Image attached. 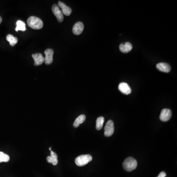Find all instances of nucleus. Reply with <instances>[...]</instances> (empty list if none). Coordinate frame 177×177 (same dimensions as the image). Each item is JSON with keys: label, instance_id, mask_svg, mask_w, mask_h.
Listing matches in <instances>:
<instances>
[{"label": "nucleus", "instance_id": "nucleus-1", "mask_svg": "<svg viewBox=\"0 0 177 177\" xmlns=\"http://www.w3.org/2000/svg\"><path fill=\"white\" fill-rule=\"evenodd\" d=\"M27 24L29 26L35 30L41 29L43 26L42 20L35 16H31L27 20Z\"/></svg>", "mask_w": 177, "mask_h": 177}, {"label": "nucleus", "instance_id": "nucleus-2", "mask_svg": "<svg viewBox=\"0 0 177 177\" xmlns=\"http://www.w3.org/2000/svg\"><path fill=\"white\" fill-rule=\"evenodd\" d=\"M137 162L134 158L129 157L127 158L123 162V167L125 170L130 172L136 168Z\"/></svg>", "mask_w": 177, "mask_h": 177}, {"label": "nucleus", "instance_id": "nucleus-3", "mask_svg": "<svg viewBox=\"0 0 177 177\" xmlns=\"http://www.w3.org/2000/svg\"><path fill=\"white\" fill-rule=\"evenodd\" d=\"M92 156L90 154L81 155L76 158L75 160L76 164L78 166H83L88 164L92 160Z\"/></svg>", "mask_w": 177, "mask_h": 177}, {"label": "nucleus", "instance_id": "nucleus-4", "mask_svg": "<svg viewBox=\"0 0 177 177\" xmlns=\"http://www.w3.org/2000/svg\"><path fill=\"white\" fill-rule=\"evenodd\" d=\"M114 132V124L111 120L107 122L104 128V135L106 137H110L113 135Z\"/></svg>", "mask_w": 177, "mask_h": 177}, {"label": "nucleus", "instance_id": "nucleus-5", "mask_svg": "<svg viewBox=\"0 0 177 177\" xmlns=\"http://www.w3.org/2000/svg\"><path fill=\"white\" fill-rule=\"evenodd\" d=\"M52 10L58 21L60 22H63V14L61 12V10L60 9V7H59V6L55 4L52 6Z\"/></svg>", "mask_w": 177, "mask_h": 177}, {"label": "nucleus", "instance_id": "nucleus-6", "mask_svg": "<svg viewBox=\"0 0 177 177\" xmlns=\"http://www.w3.org/2000/svg\"><path fill=\"white\" fill-rule=\"evenodd\" d=\"M172 116V112L169 109H163L162 110L160 115V119L163 122H167L171 119Z\"/></svg>", "mask_w": 177, "mask_h": 177}, {"label": "nucleus", "instance_id": "nucleus-7", "mask_svg": "<svg viewBox=\"0 0 177 177\" xmlns=\"http://www.w3.org/2000/svg\"><path fill=\"white\" fill-rule=\"evenodd\" d=\"M44 54L45 55V57L44 58V62L46 65H50L52 63L53 56L54 54V51L52 49H47L44 51Z\"/></svg>", "mask_w": 177, "mask_h": 177}, {"label": "nucleus", "instance_id": "nucleus-8", "mask_svg": "<svg viewBox=\"0 0 177 177\" xmlns=\"http://www.w3.org/2000/svg\"><path fill=\"white\" fill-rule=\"evenodd\" d=\"M84 28V24L81 22H78L76 23L72 28L73 33L75 35H79L82 33Z\"/></svg>", "mask_w": 177, "mask_h": 177}, {"label": "nucleus", "instance_id": "nucleus-9", "mask_svg": "<svg viewBox=\"0 0 177 177\" xmlns=\"http://www.w3.org/2000/svg\"><path fill=\"white\" fill-rule=\"evenodd\" d=\"M58 6L61 9V11L63 14H64L66 16H69L70 14L72 12V9L69 7L68 6H67L65 4H64L63 2L59 1L58 2Z\"/></svg>", "mask_w": 177, "mask_h": 177}, {"label": "nucleus", "instance_id": "nucleus-10", "mask_svg": "<svg viewBox=\"0 0 177 177\" xmlns=\"http://www.w3.org/2000/svg\"><path fill=\"white\" fill-rule=\"evenodd\" d=\"M119 90L120 91L125 95H130L132 92L131 88L126 83H121L119 85Z\"/></svg>", "mask_w": 177, "mask_h": 177}, {"label": "nucleus", "instance_id": "nucleus-11", "mask_svg": "<svg viewBox=\"0 0 177 177\" xmlns=\"http://www.w3.org/2000/svg\"><path fill=\"white\" fill-rule=\"evenodd\" d=\"M32 57L34 59L35 65H41L44 62V57L40 53H37L32 55Z\"/></svg>", "mask_w": 177, "mask_h": 177}, {"label": "nucleus", "instance_id": "nucleus-12", "mask_svg": "<svg viewBox=\"0 0 177 177\" xmlns=\"http://www.w3.org/2000/svg\"><path fill=\"white\" fill-rule=\"evenodd\" d=\"M156 68L162 72L168 73L171 70V67L169 64L165 63H160L156 65Z\"/></svg>", "mask_w": 177, "mask_h": 177}, {"label": "nucleus", "instance_id": "nucleus-13", "mask_svg": "<svg viewBox=\"0 0 177 177\" xmlns=\"http://www.w3.org/2000/svg\"><path fill=\"white\" fill-rule=\"evenodd\" d=\"M119 48L122 52L128 53L132 50V45L130 42H126L125 44L121 43L120 45Z\"/></svg>", "mask_w": 177, "mask_h": 177}, {"label": "nucleus", "instance_id": "nucleus-14", "mask_svg": "<svg viewBox=\"0 0 177 177\" xmlns=\"http://www.w3.org/2000/svg\"><path fill=\"white\" fill-rule=\"evenodd\" d=\"M85 120H86L85 115H81L74 121L73 124L74 127L75 128H77L79 126V125L84 122Z\"/></svg>", "mask_w": 177, "mask_h": 177}, {"label": "nucleus", "instance_id": "nucleus-15", "mask_svg": "<svg viewBox=\"0 0 177 177\" xmlns=\"http://www.w3.org/2000/svg\"><path fill=\"white\" fill-rule=\"evenodd\" d=\"M26 30V24L25 23L21 21L18 20L16 22V28L15 29V31L16 32H18V31H25Z\"/></svg>", "mask_w": 177, "mask_h": 177}, {"label": "nucleus", "instance_id": "nucleus-16", "mask_svg": "<svg viewBox=\"0 0 177 177\" xmlns=\"http://www.w3.org/2000/svg\"><path fill=\"white\" fill-rule=\"evenodd\" d=\"M7 40L9 42L10 45L11 46H14L17 43L18 39L16 37H14L13 35L9 34L7 37Z\"/></svg>", "mask_w": 177, "mask_h": 177}, {"label": "nucleus", "instance_id": "nucleus-17", "mask_svg": "<svg viewBox=\"0 0 177 177\" xmlns=\"http://www.w3.org/2000/svg\"><path fill=\"white\" fill-rule=\"evenodd\" d=\"M104 118L103 117H100L96 121V128L97 130H100L104 126Z\"/></svg>", "mask_w": 177, "mask_h": 177}, {"label": "nucleus", "instance_id": "nucleus-18", "mask_svg": "<svg viewBox=\"0 0 177 177\" xmlns=\"http://www.w3.org/2000/svg\"><path fill=\"white\" fill-rule=\"evenodd\" d=\"M9 160L10 158L9 155L5 154L2 152H0V163H2L3 162H7Z\"/></svg>", "mask_w": 177, "mask_h": 177}, {"label": "nucleus", "instance_id": "nucleus-19", "mask_svg": "<svg viewBox=\"0 0 177 177\" xmlns=\"http://www.w3.org/2000/svg\"><path fill=\"white\" fill-rule=\"evenodd\" d=\"M47 161L49 163H52L53 165H56L58 163V160L56 158H51L50 156H48L47 157Z\"/></svg>", "mask_w": 177, "mask_h": 177}, {"label": "nucleus", "instance_id": "nucleus-20", "mask_svg": "<svg viewBox=\"0 0 177 177\" xmlns=\"http://www.w3.org/2000/svg\"><path fill=\"white\" fill-rule=\"evenodd\" d=\"M50 156H51V158H56V159L58 158V156H57V154L56 153H55L54 152H53L52 151H51V155H50Z\"/></svg>", "mask_w": 177, "mask_h": 177}, {"label": "nucleus", "instance_id": "nucleus-21", "mask_svg": "<svg viewBox=\"0 0 177 177\" xmlns=\"http://www.w3.org/2000/svg\"><path fill=\"white\" fill-rule=\"evenodd\" d=\"M166 176V174L164 172H161L158 175V177H165Z\"/></svg>", "mask_w": 177, "mask_h": 177}, {"label": "nucleus", "instance_id": "nucleus-22", "mask_svg": "<svg viewBox=\"0 0 177 177\" xmlns=\"http://www.w3.org/2000/svg\"><path fill=\"white\" fill-rule=\"evenodd\" d=\"M2 22V18L1 17V16H0V24H1Z\"/></svg>", "mask_w": 177, "mask_h": 177}, {"label": "nucleus", "instance_id": "nucleus-23", "mask_svg": "<svg viewBox=\"0 0 177 177\" xmlns=\"http://www.w3.org/2000/svg\"><path fill=\"white\" fill-rule=\"evenodd\" d=\"M49 150H50V151H51V147L49 148Z\"/></svg>", "mask_w": 177, "mask_h": 177}]
</instances>
